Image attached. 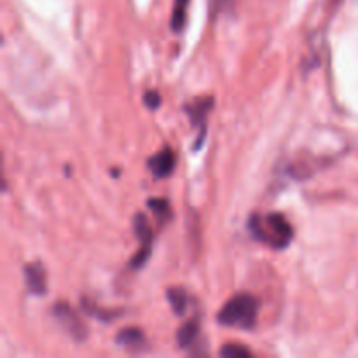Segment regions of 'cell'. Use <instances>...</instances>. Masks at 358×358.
<instances>
[{"instance_id":"cell-12","label":"cell","mask_w":358,"mask_h":358,"mask_svg":"<svg viewBox=\"0 0 358 358\" xmlns=\"http://www.w3.org/2000/svg\"><path fill=\"white\" fill-rule=\"evenodd\" d=\"M149 206L154 213H157V215H163V213H166L170 210L166 199H150Z\"/></svg>"},{"instance_id":"cell-8","label":"cell","mask_w":358,"mask_h":358,"mask_svg":"<svg viewBox=\"0 0 358 358\" xmlns=\"http://www.w3.org/2000/svg\"><path fill=\"white\" fill-rule=\"evenodd\" d=\"M198 332H199L198 321L189 320L187 324H183L182 327H180L179 334H177V343H179V346L182 348L190 346V344L196 341V337H198Z\"/></svg>"},{"instance_id":"cell-2","label":"cell","mask_w":358,"mask_h":358,"mask_svg":"<svg viewBox=\"0 0 358 358\" xmlns=\"http://www.w3.org/2000/svg\"><path fill=\"white\" fill-rule=\"evenodd\" d=\"M250 229L255 238L275 246V248H284L294 238L290 224L280 213H269L264 222L259 217H254L250 220Z\"/></svg>"},{"instance_id":"cell-5","label":"cell","mask_w":358,"mask_h":358,"mask_svg":"<svg viewBox=\"0 0 358 358\" xmlns=\"http://www.w3.org/2000/svg\"><path fill=\"white\" fill-rule=\"evenodd\" d=\"M26 287L32 294L44 295L48 284H46V271L41 264H30L25 268Z\"/></svg>"},{"instance_id":"cell-14","label":"cell","mask_w":358,"mask_h":358,"mask_svg":"<svg viewBox=\"0 0 358 358\" xmlns=\"http://www.w3.org/2000/svg\"><path fill=\"white\" fill-rule=\"evenodd\" d=\"M187 2H189V0H177L175 8H187Z\"/></svg>"},{"instance_id":"cell-3","label":"cell","mask_w":358,"mask_h":358,"mask_svg":"<svg viewBox=\"0 0 358 358\" xmlns=\"http://www.w3.org/2000/svg\"><path fill=\"white\" fill-rule=\"evenodd\" d=\"M52 313H54V318H58V321L67 328L75 339H84V337H86V325L79 320V317L74 313V310H70L67 304H58V306L52 310Z\"/></svg>"},{"instance_id":"cell-7","label":"cell","mask_w":358,"mask_h":358,"mask_svg":"<svg viewBox=\"0 0 358 358\" xmlns=\"http://www.w3.org/2000/svg\"><path fill=\"white\" fill-rule=\"evenodd\" d=\"M116 341L117 344H121V346L140 348L143 344V332L140 330V328H135V327L124 328V330H121V332L117 334Z\"/></svg>"},{"instance_id":"cell-11","label":"cell","mask_w":358,"mask_h":358,"mask_svg":"<svg viewBox=\"0 0 358 358\" xmlns=\"http://www.w3.org/2000/svg\"><path fill=\"white\" fill-rule=\"evenodd\" d=\"M220 355L228 358H238V357H250L252 351L246 346H243V344L231 343V344H226V346L220 350Z\"/></svg>"},{"instance_id":"cell-9","label":"cell","mask_w":358,"mask_h":358,"mask_svg":"<svg viewBox=\"0 0 358 358\" xmlns=\"http://www.w3.org/2000/svg\"><path fill=\"white\" fill-rule=\"evenodd\" d=\"M166 295H168V301L172 302V308H173V311H175L177 315H183V313H186V310H187V294L182 290V288H179V287L168 288Z\"/></svg>"},{"instance_id":"cell-13","label":"cell","mask_w":358,"mask_h":358,"mask_svg":"<svg viewBox=\"0 0 358 358\" xmlns=\"http://www.w3.org/2000/svg\"><path fill=\"white\" fill-rule=\"evenodd\" d=\"M143 101H146V105L149 108H157L161 105V97L157 91H147L146 97H143Z\"/></svg>"},{"instance_id":"cell-10","label":"cell","mask_w":358,"mask_h":358,"mask_svg":"<svg viewBox=\"0 0 358 358\" xmlns=\"http://www.w3.org/2000/svg\"><path fill=\"white\" fill-rule=\"evenodd\" d=\"M210 108H212V98H201L195 105H189L187 112L190 114V119L195 121V123H199V121H205Z\"/></svg>"},{"instance_id":"cell-4","label":"cell","mask_w":358,"mask_h":358,"mask_svg":"<svg viewBox=\"0 0 358 358\" xmlns=\"http://www.w3.org/2000/svg\"><path fill=\"white\" fill-rule=\"evenodd\" d=\"M149 166L150 170H152L154 177L164 179V177H168L170 173L173 172V168H175V154H173L172 149L166 147V149L161 150L159 154H156V156L149 161Z\"/></svg>"},{"instance_id":"cell-6","label":"cell","mask_w":358,"mask_h":358,"mask_svg":"<svg viewBox=\"0 0 358 358\" xmlns=\"http://www.w3.org/2000/svg\"><path fill=\"white\" fill-rule=\"evenodd\" d=\"M133 228H135V235H137V238L140 239V245L146 246V248H150L154 235H152V229H150L149 220L146 219V215L135 217Z\"/></svg>"},{"instance_id":"cell-1","label":"cell","mask_w":358,"mask_h":358,"mask_svg":"<svg viewBox=\"0 0 358 358\" xmlns=\"http://www.w3.org/2000/svg\"><path fill=\"white\" fill-rule=\"evenodd\" d=\"M259 302L250 294H238L229 299L222 310L219 311V324L228 325V327H241L252 328L257 320Z\"/></svg>"}]
</instances>
